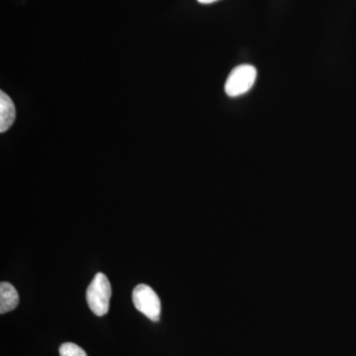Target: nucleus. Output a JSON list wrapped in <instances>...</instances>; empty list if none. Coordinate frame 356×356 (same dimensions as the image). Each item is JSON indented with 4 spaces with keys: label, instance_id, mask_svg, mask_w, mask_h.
Segmentation results:
<instances>
[{
    "label": "nucleus",
    "instance_id": "obj_2",
    "mask_svg": "<svg viewBox=\"0 0 356 356\" xmlns=\"http://www.w3.org/2000/svg\"><path fill=\"white\" fill-rule=\"evenodd\" d=\"M257 72L254 65H241L232 70L225 83V91L229 97L247 93L254 86Z\"/></svg>",
    "mask_w": 356,
    "mask_h": 356
},
{
    "label": "nucleus",
    "instance_id": "obj_6",
    "mask_svg": "<svg viewBox=\"0 0 356 356\" xmlns=\"http://www.w3.org/2000/svg\"><path fill=\"white\" fill-rule=\"evenodd\" d=\"M58 351L60 356H88L81 346L72 343H63Z\"/></svg>",
    "mask_w": 356,
    "mask_h": 356
},
{
    "label": "nucleus",
    "instance_id": "obj_4",
    "mask_svg": "<svg viewBox=\"0 0 356 356\" xmlns=\"http://www.w3.org/2000/svg\"><path fill=\"white\" fill-rule=\"evenodd\" d=\"M16 118L15 105L3 91H0V133L6 132Z\"/></svg>",
    "mask_w": 356,
    "mask_h": 356
},
{
    "label": "nucleus",
    "instance_id": "obj_3",
    "mask_svg": "<svg viewBox=\"0 0 356 356\" xmlns=\"http://www.w3.org/2000/svg\"><path fill=\"white\" fill-rule=\"evenodd\" d=\"M133 303L138 311L153 322L161 318V304L158 294L149 285L139 284L134 289Z\"/></svg>",
    "mask_w": 356,
    "mask_h": 356
},
{
    "label": "nucleus",
    "instance_id": "obj_1",
    "mask_svg": "<svg viewBox=\"0 0 356 356\" xmlns=\"http://www.w3.org/2000/svg\"><path fill=\"white\" fill-rule=\"evenodd\" d=\"M111 292V285L107 276L102 273L96 274L86 291V301L90 310L98 317L108 313Z\"/></svg>",
    "mask_w": 356,
    "mask_h": 356
},
{
    "label": "nucleus",
    "instance_id": "obj_7",
    "mask_svg": "<svg viewBox=\"0 0 356 356\" xmlns=\"http://www.w3.org/2000/svg\"><path fill=\"white\" fill-rule=\"evenodd\" d=\"M197 1L202 4H209L213 3V2H216L218 0H197Z\"/></svg>",
    "mask_w": 356,
    "mask_h": 356
},
{
    "label": "nucleus",
    "instance_id": "obj_5",
    "mask_svg": "<svg viewBox=\"0 0 356 356\" xmlns=\"http://www.w3.org/2000/svg\"><path fill=\"white\" fill-rule=\"evenodd\" d=\"M19 304V296L17 290L8 282H1L0 284V313L14 310Z\"/></svg>",
    "mask_w": 356,
    "mask_h": 356
}]
</instances>
